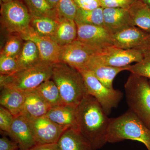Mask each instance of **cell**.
<instances>
[{
    "label": "cell",
    "mask_w": 150,
    "mask_h": 150,
    "mask_svg": "<svg viewBox=\"0 0 150 150\" xmlns=\"http://www.w3.org/2000/svg\"><path fill=\"white\" fill-rule=\"evenodd\" d=\"M93 96L87 94L76 107L78 131L96 150L107 143L110 118Z\"/></svg>",
    "instance_id": "1"
},
{
    "label": "cell",
    "mask_w": 150,
    "mask_h": 150,
    "mask_svg": "<svg viewBox=\"0 0 150 150\" xmlns=\"http://www.w3.org/2000/svg\"><path fill=\"white\" fill-rule=\"evenodd\" d=\"M51 79L59 88L64 104L76 107L88 94L80 72L65 63L54 64Z\"/></svg>",
    "instance_id": "2"
},
{
    "label": "cell",
    "mask_w": 150,
    "mask_h": 150,
    "mask_svg": "<svg viewBox=\"0 0 150 150\" xmlns=\"http://www.w3.org/2000/svg\"><path fill=\"white\" fill-rule=\"evenodd\" d=\"M131 140L143 143L150 150V129L131 110L117 118H110L107 142L117 143Z\"/></svg>",
    "instance_id": "3"
},
{
    "label": "cell",
    "mask_w": 150,
    "mask_h": 150,
    "mask_svg": "<svg viewBox=\"0 0 150 150\" xmlns=\"http://www.w3.org/2000/svg\"><path fill=\"white\" fill-rule=\"evenodd\" d=\"M53 65L54 63L40 59L12 74L1 75V88H11L23 91L35 89L45 81L51 79Z\"/></svg>",
    "instance_id": "4"
},
{
    "label": "cell",
    "mask_w": 150,
    "mask_h": 150,
    "mask_svg": "<svg viewBox=\"0 0 150 150\" xmlns=\"http://www.w3.org/2000/svg\"><path fill=\"white\" fill-rule=\"evenodd\" d=\"M124 89L129 110L150 128V81L147 78L131 73Z\"/></svg>",
    "instance_id": "5"
},
{
    "label": "cell",
    "mask_w": 150,
    "mask_h": 150,
    "mask_svg": "<svg viewBox=\"0 0 150 150\" xmlns=\"http://www.w3.org/2000/svg\"><path fill=\"white\" fill-rule=\"evenodd\" d=\"M31 17L27 7L20 0H13L1 6V23L8 32L23 34L30 27Z\"/></svg>",
    "instance_id": "6"
},
{
    "label": "cell",
    "mask_w": 150,
    "mask_h": 150,
    "mask_svg": "<svg viewBox=\"0 0 150 150\" xmlns=\"http://www.w3.org/2000/svg\"><path fill=\"white\" fill-rule=\"evenodd\" d=\"M79 71L83 78L87 93L96 99L107 115L110 114L112 109L118 106L123 93L118 90L108 88L91 71L83 70Z\"/></svg>",
    "instance_id": "7"
},
{
    "label": "cell",
    "mask_w": 150,
    "mask_h": 150,
    "mask_svg": "<svg viewBox=\"0 0 150 150\" xmlns=\"http://www.w3.org/2000/svg\"><path fill=\"white\" fill-rule=\"evenodd\" d=\"M150 55L144 51L124 49L114 46H108L92 56L89 61L99 64L114 67H124L131 63H138Z\"/></svg>",
    "instance_id": "8"
},
{
    "label": "cell",
    "mask_w": 150,
    "mask_h": 150,
    "mask_svg": "<svg viewBox=\"0 0 150 150\" xmlns=\"http://www.w3.org/2000/svg\"><path fill=\"white\" fill-rule=\"evenodd\" d=\"M103 49L90 46L76 39L61 46L59 62L67 64L79 71L86 70L87 64L92 56Z\"/></svg>",
    "instance_id": "9"
},
{
    "label": "cell",
    "mask_w": 150,
    "mask_h": 150,
    "mask_svg": "<svg viewBox=\"0 0 150 150\" xmlns=\"http://www.w3.org/2000/svg\"><path fill=\"white\" fill-rule=\"evenodd\" d=\"M112 45L118 48L144 51L150 54V33L133 26L112 34Z\"/></svg>",
    "instance_id": "10"
},
{
    "label": "cell",
    "mask_w": 150,
    "mask_h": 150,
    "mask_svg": "<svg viewBox=\"0 0 150 150\" xmlns=\"http://www.w3.org/2000/svg\"><path fill=\"white\" fill-rule=\"evenodd\" d=\"M76 25L77 40L99 49L113 46L112 34L104 26L87 24Z\"/></svg>",
    "instance_id": "11"
},
{
    "label": "cell",
    "mask_w": 150,
    "mask_h": 150,
    "mask_svg": "<svg viewBox=\"0 0 150 150\" xmlns=\"http://www.w3.org/2000/svg\"><path fill=\"white\" fill-rule=\"evenodd\" d=\"M30 121L37 145L57 143L67 130L45 115Z\"/></svg>",
    "instance_id": "12"
},
{
    "label": "cell",
    "mask_w": 150,
    "mask_h": 150,
    "mask_svg": "<svg viewBox=\"0 0 150 150\" xmlns=\"http://www.w3.org/2000/svg\"><path fill=\"white\" fill-rule=\"evenodd\" d=\"M20 35L25 41L31 40L36 44L41 60L54 64L59 62L61 46L51 38L39 35L31 26Z\"/></svg>",
    "instance_id": "13"
},
{
    "label": "cell",
    "mask_w": 150,
    "mask_h": 150,
    "mask_svg": "<svg viewBox=\"0 0 150 150\" xmlns=\"http://www.w3.org/2000/svg\"><path fill=\"white\" fill-rule=\"evenodd\" d=\"M5 134L16 142L20 149L29 150L37 145L30 121L23 115L14 117L10 129Z\"/></svg>",
    "instance_id": "14"
},
{
    "label": "cell",
    "mask_w": 150,
    "mask_h": 150,
    "mask_svg": "<svg viewBox=\"0 0 150 150\" xmlns=\"http://www.w3.org/2000/svg\"><path fill=\"white\" fill-rule=\"evenodd\" d=\"M105 27L112 34L134 26L129 9L119 8H103Z\"/></svg>",
    "instance_id": "15"
},
{
    "label": "cell",
    "mask_w": 150,
    "mask_h": 150,
    "mask_svg": "<svg viewBox=\"0 0 150 150\" xmlns=\"http://www.w3.org/2000/svg\"><path fill=\"white\" fill-rule=\"evenodd\" d=\"M21 115L29 121L45 116L51 107L35 89L26 91Z\"/></svg>",
    "instance_id": "16"
},
{
    "label": "cell",
    "mask_w": 150,
    "mask_h": 150,
    "mask_svg": "<svg viewBox=\"0 0 150 150\" xmlns=\"http://www.w3.org/2000/svg\"><path fill=\"white\" fill-rule=\"evenodd\" d=\"M76 107L63 104L51 108L45 116L66 129L78 130Z\"/></svg>",
    "instance_id": "17"
},
{
    "label": "cell",
    "mask_w": 150,
    "mask_h": 150,
    "mask_svg": "<svg viewBox=\"0 0 150 150\" xmlns=\"http://www.w3.org/2000/svg\"><path fill=\"white\" fill-rule=\"evenodd\" d=\"M25 98V91L11 88H1V105L8 110L14 117L21 115Z\"/></svg>",
    "instance_id": "18"
},
{
    "label": "cell",
    "mask_w": 150,
    "mask_h": 150,
    "mask_svg": "<svg viewBox=\"0 0 150 150\" xmlns=\"http://www.w3.org/2000/svg\"><path fill=\"white\" fill-rule=\"evenodd\" d=\"M60 150H95L78 130H66L57 142Z\"/></svg>",
    "instance_id": "19"
},
{
    "label": "cell",
    "mask_w": 150,
    "mask_h": 150,
    "mask_svg": "<svg viewBox=\"0 0 150 150\" xmlns=\"http://www.w3.org/2000/svg\"><path fill=\"white\" fill-rule=\"evenodd\" d=\"M128 66L124 67H111L99 64L89 61L86 66V70L91 71L103 85L108 88L112 89L114 78L121 71H128Z\"/></svg>",
    "instance_id": "20"
},
{
    "label": "cell",
    "mask_w": 150,
    "mask_h": 150,
    "mask_svg": "<svg viewBox=\"0 0 150 150\" xmlns=\"http://www.w3.org/2000/svg\"><path fill=\"white\" fill-rule=\"evenodd\" d=\"M54 36L51 39L62 46L76 40L77 27L74 20L60 19Z\"/></svg>",
    "instance_id": "21"
},
{
    "label": "cell",
    "mask_w": 150,
    "mask_h": 150,
    "mask_svg": "<svg viewBox=\"0 0 150 150\" xmlns=\"http://www.w3.org/2000/svg\"><path fill=\"white\" fill-rule=\"evenodd\" d=\"M129 10L134 26L150 33V8L141 0H137Z\"/></svg>",
    "instance_id": "22"
},
{
    "label": "cell",
    "mask_w": 150,
    "mask_h": 150,
    "mask_svg": "<svg viewBox=\"0 0 150 150\" xmlns=\"http://www.w3.org/2000/svg\"><path fill=\"white\" fill-rule=\"evenodd\" d=\"M35 90L51 108L64 104L59 88L51 79L45 81Z\"/></svg>",
    "instance_id": "23"
},
{
    "label": "cell",
    "mask_w": 150,
    "mask_h": 150,
    "mask_svg": "<svg viewBox=\"0 0 150 150\" xmlns=\"http://www.w3.org/2000/svg\"><path fill=\"white\" fill-rule=\"evenodd\" d=\"M17 58L19 70L29 67L41 59L36 44L29 40L25 41L21 51Z\"/></svg>",
    "instance_id": "24"
},
{
    "label": "cell",
    "mask_w": 150,
    "mask_h": 150,
    "mask_svg": "<svg viewBox=\"0 0 150 150\" xmlns=\"http://www.w3.org/2000/svg\"><path fill=\"white\" fill-rule=\"evenodd\" d=\"M59 23V18L50 16L31 18L30 26L40 35L52 38Z\"/></svg>",
    "instance_id": "25"
},
{
    "label": "cell",
    "mask_w": 150,
    "mask_h": 150,
    "mask_svg": "<svg viewBox=\"0 0 150 150\" xmlns=\"http://www.w3.org/2000/svg\"><path fill=\"white\" fill-rule=\"evenodd\" d=\"M103 8L102 7L91 10L78 8L74 21L77 24H87L104 26Z\"/></svg>",
    "instance_id": "26"
},
{
    "label": "cell",
    "mask_w": 150,
    "mask_h": 150,
    "mask_svg": "<svg viewBox=\"0 0 150 150\" xmlns=\"http://www.w3.org/2000/svg\"><path fill=\"white\" fill-rule=\"evenodd\" d=\"M24 1L31 18L43 16L58 18L56 9L52 8L46 0H24Z\"/></svg>",
    "instance_id": "27"
},
{
    "label": "cell",
    "mask_w": 150,
    "mask_h": 150,
    "mask_svg": "<svg viewBox=\"0 0 150 150\" xmlns=\"http://www.w3.org/2000/svg\"><path fill=\"white\" fill-rule=\"evenodd\" d=\"M23 40L20 34L11 35L1 50V55L17 58L22 48Z\"/></svg>",
    "instance_id": "28"
},
{
    "label": "cell",
    "mask_w": 150,
    "mask_h": 150,
    "mask_svg": "<svg viewBox=\"0 0 150 150\" xmlns=\"http://www.w3.org/2000/svg\"><path fill=\"white\" fill-rule=\"evenodd\" d=\"M78 8L74 0H59L56 8L58 18L74 20Z\"/></svg>",
    "instance_id": "29"
},
{
    "label": "cell",
    "mask_w": 150,
    "mask_h": 150,
    "mask_svg": "<svg viewBox=\"0 0 150 150\" xmlns=\"http://www.w3.org/2000/svg\"><path fill=\"white\" fill-rule=\"evenodd\" d=\"M19 70L17 58L1 55L0 74L1 75L12 74Z\"/></svg>",
    "instance_id": "30"
},
{
    "label": "cell",
    "mask_w": 150,
    "mask_h": 150,
    "mask_svg": "<svg viewBox=\"0 0 150 150\" xmlns=\"http://www.w3.org/2000/svg\"><path fill=\"white\" fill-rule=\"evenodd\" d=\"M128 71L150 79V55L135 64L129 65Z\"/></svg>",
    "instance_id": "31"
},
{
    "label": "cell",
    "mask_w": 150,
    "mask_h": 150,
    "mask_svg": "<svg viewBox=\"0 0 150 150\" xmlns=\"http://www.w3.org/2000/svg\"><path fill=\"white\" fill-rule=\"evenodd\" d=\"M14 116L6 108L0 107V129L1 131L7 133L13 122Z\"/></svg>",
    "instance_id": "32"
},
{
    "label": "cell",
    "mask_w": 150,
    "mask_h": 150,
    "mask_svg": "<svg viewBox=\"0 0 150 150\" xmlns=\"http://www.w3.org/2000/svg\"><path fill=\"white\" fill-rule=\"evenodd\" d=\"M137 0H99L101 7L129 9Z\"/></svg>",
    "instance_id": "33"
},
{
    "label": "cell",
    "mask_w": 150,
    "mask_h": 150,
    "mask_svg": "<svg viewBox=\"0 0 150 150\" xmlns=\"http://www.w3.org/2000/svg\"><path fill=\"white\" fill-rule=\"evenodd\" d=\"M78 8L84 10H91L101 7L98 0H74Z\"/></svg>",
    "instance_id": "34"
},
{
    "label": "cell",
    "mask_w": 150,
    "mask_h": 150,
    "mask_svg": "<svg viewBox=\"0 0 150 150\" xmlns=\"http://www.w3.org/2000/svg\"><path fill=\"white\" fill-rule=\"evenodd\" d=\"M20 149L18 145L13 140L7 137H3L0 139V150H18Z\"/></svg>",
    "instance_id": "35"
},
{
    "label": "cell",
    "mask_w": 150,
    "mask_h": 150,
    "mask_svg": "<svg viewBox=\"0 0 150 150\" xmlns=\"http://www.w3.org/2000/svg\"><path fill=\"white\" fill-rule=\"evenodd\" d=\"M29 150H60L57 143L38 144Z\"/></svg>",
    "instance_id": "36"
},
{
    "label": "cell",
    "mask_w": 150,
    "mask_h": 150,
    "mask_svg": "<svg viewBox=\"0 0 150 150\" xmlns=\"http://www.w3.org/2000/svg\"><path fill=\"white\" fill-rule=\"evenodd\" d=\"M46 1L52 8L56 9L59 0H46Z\"/></svg>",
    "instance_id": "37"
},
{
    "label": "cell",
    "mask_w": 150,
    "mask_h": 150,
    "mask_svg": "<svg viewBox=\"0 0 150 150\" xmlns=\"http://www.w3.org/2000/svg\"><path fill=\"white\" fill-rule=\"evenodd\" d=\"M141 1L150 8V0H141Z\"/></svg>",
    "instance_id": "38"
},
{
    "label": "cell",
    "mask_w": 150,
    "mask_h": 150,
    "mask_svg": "<svg viewBox=\"0 0 150 150\" xmlns=\"http://www.w3.org/2000/svg\"><path fill=\"white\" fill-rule=\"evenodd\" d=\"M1 1L3 3H5L11 1H13V0H1Z\"/></svg>",
    "instance_id": "39"
},
{
    "label": "cell",
    "mask_w": 150,
    "mask_h": 150,
    "mask_svg": "<svg viewBox=\"0 0 150 150\" xmlns=\"http://www.w3.org/2000/svg\"><path fill=\"white\" fill-rule=\"evenodd\" d=\"M18 150H21V149H18Z\"/></svg>",
    "instance_id": "40"
},
{
    "label": "cell",
    "mask_w": 150,
    "mask_h": 150,
    "mask_svg": "<svg viewBox=\"0 0 150 150\" xmlns=\"http://www.w3.org/2000/svg\"></svg>",
    "instance_id": "41"
},
{
    "label": "cell",
    "mask_w": 150,
    "mask_h": 150,
    "mask_svg": "<svg viewBox=\"0 0 150 150\" xmlns=\"http://www.w3.org/2000/svg\"></svg>",
    "instance_id": "42"
}]
</instances>
